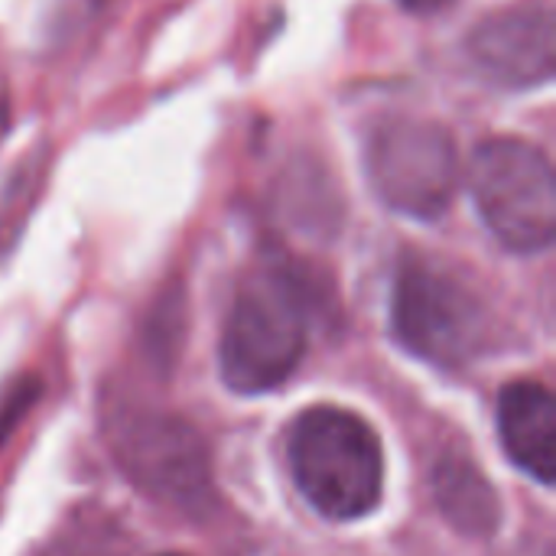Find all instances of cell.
Returning <instances> with one entry per match:
<instances>
[{
  "label": "cell",
  "mask_w": 556,
  "mask_h": 556,
  "mask_svg": "<svg viewBox=\"0 0 556 556\" xmlns=\"http://www.w3.org/2000/svg\"><path fill=\"white\" fill-rule=\"evenodd\" d=\"M306 293L283 264L254 270L228 313L218 365L238 394H264L280 388L306 352Z\"/></svg>",
  "instance_id": "obj_1"
},
{
  "label": "cell",
  "mask_w": 556,
  "mask_h": 556,
  "mask_svg": "<svg viewBox=\"0 0 556 556\" xmlns=\"http://www.w3.org/2000/svg\"><path fill=\"white\" fill-rule=\"evenodd\" d=\"M362 166L371 192L397 215L437 222L450 212L463 163L446 124L420 114H384L362 140Z\"/></svg>",
  "instance_id": "obj_3"
},
{
  "label": "cell",
  "mask_w": 556,
  "mask_h": 556,
  "mask_svg": "<svg viewBox=\"0 0 556 556\" xmlns=\"http://www.w3.org/2000/svg\"><path fill=\"white\" fill-rule=\"evenodd\" d=\"M124 456L137 482L143 479L166 495L189 498L205 482V450L189 427L166 417H143L137 427H130Z\"/></svg>",
  "instance_id": "obj_7"
},
{
  "label": "cell",
  "mask_w": 556,
  "mask_h": 556,
  "mask_svg": "<svg viewBox=\"0 0 556 556\" xmlns=\"http://www.w3.org/2000/svg\"><path fill=\"white\" fill-rule=\"evenodd\" d=\"M3 130H7V111H3V104H0V137H3Z\"/></svg>",
  "instance_id": "obj_11"
},
{
  "label": "cell",
  "mask_w": 556,
  "mask_h": 556,
  "mask_svg": "<svg viewBox=\"0 0 556 556\" xmlns=\"http://www.w3.org/2000/svg\"><path fill=\"white\" fill-rule=\"evenodd\" d=\"M287 459L303 498L329 521H355L381 502V440L352 410H303L287 433Z\"/></svg>",
  "instance_id": "obj_2"
},
{
  "label": "cell",
  "mask_w": 556,
  "mask_h": 556,
  "mask_svg": "<svg viewBox=\"0 0 556 556\" xmlns=\"http://www.w3.org/2000/svg\"><path fill=\"white\" fill-rule=\"evenodd\" d=\"M433 489H437L443 518L459 534H466V538H492L495 534V528L502 521V508H498L492 485L472 463L446 459L437 469Z\"/></svg>",
  "instance_id": "obj_9"
},
{
  "label": "cell",
  "mask_w": 556,
  "mask_h": 556,
  "mask_svg": "<svg viewBox=\"0 0 556 556\" xmlns=\"http://www.w3.org/2000/svg\"><path fill=\"white\" fill-rule=\"evenodd\" d=\"M476 208L495 241L515 254L547 251L556 238V176L551 156L515 134L485 137L466 166Z\"/></svg>",
  "instance_id": "obj_4"
},
{
  "label": "cell",
  "mask_w": 556,
  "mask_h": 556,
  "mask_svg": "<svg viewBox=\"0 0 556 556\" xmlns=\"http://www.w3.org/2000/svg\"><path fill=\"white\" fill-rule=\"evenodd\" d=\"M404 10H410V13H437V10H443L450 0H397Z\"/></svg>",
  "instance_id": "obj_10"
},
{
  "label": "cell",
  "mask_w": 556,
  "mask_h": 556,
  "mask_svg": "<svg viewBox=\"0 0 556 556\" xmlns=\"http://www.w3.org/2000/svg\"><path fill=\"white\" fill-rule=\"evenodd\" d=\"M391 326L404 349L443 368L472 362L489 342L482 300L453 274L420 257L404 261L397 270Z\"/></svg>",
  "instance_id": "obj_5"
},
{
  "label": "cell",
  "mask_w": 556,
  "mask_h": 556,
  "mask_svg": "<svg viewBox=\"0 0 556 556\" xmlns=\"http://www.w3.org/2000/svg\"><path fill=\"white\" fill-rule=\"evenodd\" d=\"M472 68L505 91H534L554 81V0H515L485 13L466 36Z\"/></svg>",
  "instance_id": "obj_6"
},
{
  "label": "cell",
  "mask_w": 556,
  "mask_h": 556,
  "mask_svg": "<svg viewBox=\"0 0 556 556\" xmlns=\"http://www.w3.org/2000/svg\"><path fill=\"white\" fill-rule=\"evenodd\" d=\"M498 437L508 459L531 479L556 482V397L538 381H515L498 397Z\"/></svg>",
  "instance_id": "obj_8"
}]
</instances>
